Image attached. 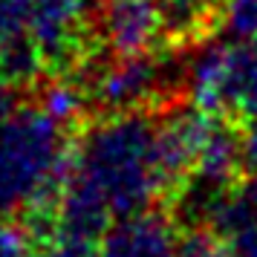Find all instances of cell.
<instances>
[{"label":"cell","mask_w":257,"mask_h":257,"mask_svg":"<svg viewBox=\"0 0 257 257\" xmlns=\"http://www.w3.org/2000/svg\"><path fill=\"white\" fill-rule=\"evenodd\" d=\"M98 0H29V32L44 67L70 64Z\"/></svg>","instance_id":"5b68a950"},{"label":"cell","mask_w":257,"mask_h":257,"mask_svg":"<svg viewBox=\"0 0 257 257\" xmlns=\"http://www.w3.org/2000/svg\"><path fill=\"white\" fill-rule=\"evenodd\" d=\"M98 257H179L176 222L151 208L116 217L98 237Z\"/></svg>","instance_id":"8992f818"},{"label":"cell","mask_w":257,"mask_h":257,"mask_svg":"<svg viewBox=\"0 0 257 257\" xmlns=\"http://www.w3.org/2000/svg\"><path fill=\"white\" fill-rule=\"evenodd\" d=\"M199 225L220 234L228 257H257V176L217 191Z\"/></svg>","instance_id":"ba28073f"},{"label":"cell","mask_w":257,"mask_h":257,"mask_svg":"<svg viewBox=\"0 0 257 257\" xmlns=\"http://www.w3.org/2000/svg\"><path fill=\"white\" fill-rule=\"evenodd\" d=\"M64 127L44 107H15L0 121V214L29 211L49 228L72 165Z\"/></svg>","instance_id":"7a4b0ae2"},{"label":"cell","mask_w":257,"mask_h":257,"mask_svg":"<svg viewBox=\"0 0 257 257\" xmlns=\"http://www.w3.org/2000/svg\"><path fill=\"white\" fill-rule=\"evenodd\" d=\"M44 67L29 32V0H0V70L15 84H29Z\"/></svg>","instance_id":"9c48e42d"},{"label":"cell","mask_w":257,"mask_h":257,"mask_svg":"<svg viewBox=\"0 0 257 257\" xmlns=\"http://www.w3.org/2000/svg\"><path fill=\"white\" fill-rule=\"evenodd\" d=\"M174 84V67L159 55H130L116 58L95 75L93 81V101L110 110V113H124V110H142L153 98Z\"/></svg>","instance_id":"277c9868"},{"label":"cell","mask_w":257,"mask_h":257,"mask_svg":"<svg viewBox=\"0 0 257 257\" xmlns=\"http://www.w3.org/2000/svg\"><path fill=\"white\" fill-rule=\"evenodd\" d=\"M15 87H18V84L0 70V121L15 110Z\"/></svg>","instance_id":"e0dca14e"},{"label":"cell","mask_w":257,"mask_h":257,"mask_svg":"<svg viewBox=\"0 0 257 257\" xmlns=\"http://www.w3.org/2000/svg\"><path fill=\"white\" fill-rule=\"evenodd\" d=\"M179 257H228V251L211 225H197L179 237Z\"/></svg>","instance_id":"7c38bea8"},{"label":"cell","mask_w":257,"mask_h":257,"mask_svg":"<svg viewBox=\"0 0 257 257\" xmlns=\"http://www.w3.org/2000/svg\"><path fill=\"white\" fill-rule=\"evenodd\" d=\"M191 104L225 118L257 121V38H217L194 52L185 72Z\"/></svg>","instance_id":"3957f363"},{"label":"cell","mask_w":257,"mask_h":257,"mask_svg":"<svg viewBox=\"0 0 257 257\" xmlns=\"http://www.w3.org/2000/svg\"><path fill=\"white\" fill-rule=\"evenodd\" d=\"M243 168L257 176V121H248L243 133Z\"/></svg>","instance_id":"2e32d148"},{"label":"cell","mask_w":257,"mask_h":257,"mask_svg":"<svg viewBox=\"0 0 257 257\" xmlns=\"http://www.w3.org/2000/svg\"><path fill=\"white\" fill-rule=\"evenodd\" d=\"M156 133L159 124L142 110L113 113L87 130L72 148L70 176L47 234L98 243L116 217L151 208L153 199L165 194Z\"/></svg>","instance_id":"6da1fadb"},{"label":"cell","mask_w":257,"mask_h":257,"mask_svg":"<svg viewBox=\"0 0 257 257\" xmlns=\"http://www.w3.org/2000/svg\"><path fill=\"white\" fill-rule=\"evenodd\" d=\"M222 26L234 38H257V0H225Z\"/></svg>","instance_id":"4fadbf2b"},{"label":"cell","mask_w":257,"mask_h":257,"mask_svg":"<svg viewBox=\"0 0 257 257\" xmlns=\"http://www.w3.org/2000/svg\"><path fill=\"white\" fill-rule=\"evenodd\" d=\"M0 257H41L35 251V237L24 225L0 222Z\"/></svg>","instance_id":"5bb4252c"},{"label":"cell","mask_w":257,"mask_h":257,"mask_svg":"<svg viewBox=\"0 0 257 257\" xmlns=\"http://www.w3.org/2000/svg\"><path fill=\"white\" fill-rule=\"evenodd\" d=\"M41 257H98V243L70 237V234H47V248Z\"/></svg>","instance_id":"9a60e30c"},{"label":"cell","mask_w":257,"mask_h":257,"mask_svg":"<svg viewBox=\"0 0 257 257\" xmlns=\"http://www.w3.org/2000/svg\"><path fill=\"white\" fill-rule=\"evenodd\" d=\"M101 38L116 58L151 52L165 38L159 0H104Z\"/></svg>","instance_id":"52a82bcc"},{"label":"cell","mask_w":257,"mask_h":257,"mask_svg":"<svg viewBox=\"0 0 257 257\" xmlns=\"http://www.w3.org/2000/svg\"><path fill=\"white\" fill-rule=\"evenodd\" d=\"M84 104H87L84 93L70 81H52L41 95V107L61 124H72L84 113Z\"/></svg>","instance_id":"8fae6325"},{"label":"cell","mask_w":257,"mask_h":257,"mask_svg":"<svg viewBox=\"0 0 257 257\" xmlns=\"http://www.w3.org/2000/svg\"><path fill=\"white\" fill-rule=\"evenodd\" d=\"M159 12L165 24V38L188 41L208 26L214 15V0H159Z\"/></svg>","instance_id":"30bf717a"}]
</instances>
